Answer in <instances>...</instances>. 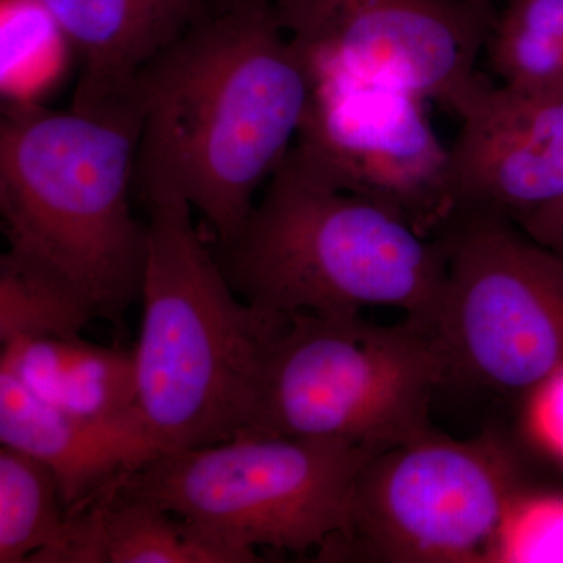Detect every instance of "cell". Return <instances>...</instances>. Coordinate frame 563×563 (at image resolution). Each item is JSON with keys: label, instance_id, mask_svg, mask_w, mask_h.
<instances>
[{"label": "cell", "instance_id": "6da1fadb", "mask_svg": "<svg viewBox=\"0 0 563 563\" xmlns=\"http://www.w3.org/2000/svg\"><path fill=\"white\" fill-rule=\"evenodd\" d=\"M309 70L273 0H229L140 70L135 184L184 196L231 242L290 151L312 99Z\"/></svg>", "mask_w": 563, "mask_h": 563}, {"label": "cell", "instance_id": "7a4b0ae2", "mask_svg": "<svg viewBox=\"0 0 563 563\" xmlns=\"http://www.w3.org/2000/svg\"><path fill=\"white\" fill-rule=\"evenodd\" d=\"M147 210L139 410L158 454L251 435L266 366L290 314L244 301L179 192H140Z\"/></svg>", "mask_w": 563, "mask_h": 563}, {"label": "cell", "instance_id": "3957f363", "mask_svg": "<svg viewBox=\"0 0 563 563\" xmlns=\"http://www.w3.org/2000/svg\"><path fill=\"white\" fill-rule=\"evenodd\" d=\"M141 113L132 96L0 121V211L9 251L54 273L117 329L139 301L147 225L133 217Z\"/></svg>", "mask_w": 563, "mask_h": 563}, {"label": "cell", "instance_id": "277c9868", "mask_svg": "<svg viewBox=\"0 0 563 563\" xmlns=\"http://www.w3.org/2000/svg\"><path fill=\"white\" fill-rule=\"evenodd\" d=\"M214 254L244 301L284 314L390 307L433 331L446 280L442 239L336 190L287 155L242 229Z\"/></svg>", "mask_w": 563, "mask_h": 563}, {"label": "cell", "instance_id": "5b68a950", "mask_svg": "<svg viewBox=\"0 0 563 563\" xmlns=\"http://www.w3.org/2000/svg\"><path fill=\"white\" fill-rule=\"evenodd\" d=\"M450 362L432 329L362 313H292L266 366L251 435L335 440L383 453L431 431Z\"/></svg>", "mask_w": 563, "mask_h": 563}, {"label": "cell", "instance_id": "8992f818", "mask_svg": "<svg viewBox=\"0 0 563 563\" xmlns=\"http://www.w3.org/2000/svg\"><path fill=\"white\" fill-rule=\"evenodd\" d=\"M377 454L335 440L244 435L155 455L118 479L233 548L302 555L350 533L355 484Z\"/></svg>", "mask_w": 563, "mask_h": 563}, {"label": "cell", "instance_id": "52a82bcc", "mask_svg": "<svg viewBox=\"0 0 563 563\" xmlns=\"http://www.w3.org/2000/svg\"><path fill=\"white\" fill-rule=\"evenodd\" d=\"M525 487L520 461L496 433L426 432L363 466L351 531L322 547L320 561L492 562L504 515Z\"/></svg>", "mask_w": 563, "mask_h": 563}, {"label": "cell", "instance_id": "ba28073f", "mask_svg": "<svg viewBox=\"0 0 563 563\" xmlns=\"http://www.w3.org/2000/svg\"><path fill=\"white\" fill-rule=\"evenodd\" d=\"M433 333L451 377L525 398L563 368V258L515 222L461 213L442 233Z\"/></svg>", "mask_w": 563, "mask_h": 563}, {"label": "cell", "instance_id": "9c48e42d", "mask_svg": "<svg viewBox=\"0 0 563 563\" xmlns=\"http://www.w3.org/2000/svg\"><path fill=\"white\" fill-rule=\"evenodd\" d=\"M317 85H374L461 118L488 87L477 70L496 10L470 0H273Z\"/></svg>", "mask_w": 563, "mask_h": 563}, {"label": "cell", "instance_id": "30bf717a", "mask_svg": "<svg viewBox=\"0 0 563 563\" xmlns=\"http://www.w3.org/2000/svg\"><path fill=\"white\" fill-rule=\"evenodd\" d=\"M287 157L431 239L459 214L451 147L433 129L428 102L409 92L317 85Z\"/></svg>", "mask_w": 563, "mask_h": 563}, {"label": "cell", "instance_id": "8fae6325", "mask_svg": "<svg viewBox=\"0 0 563 563\" xmlns=\"http://www.w3.org/2000/svg\"><path fill=\"white\" fill-rule=\"evenodd\" d=\"M451 146L459 214L518 222L563 199V87L488 85Z\"/></svg>", "mask_w": 563, "mask_h": 563}, {"label": "cell", "instance_id": "7c38bea8", "mask_svg": "<svg viewBox=\"0 0 563 563\" xmlns=\"http://www.w3.org/2000/svg\"><path fill=\"white\" fill-rule=\"evenodd\" d=\"M41 3L80 55L81 74L73 106H95L129 98L140 70L225 0H41Z\"/></svg>", "mask_w": 563, "mask_h": 563}, {"label": "cell", "instance_id": "4fadbf2b", "mask_svg": "<svg viewBox=\"0 0 563 563\" xmlns=\"http://www.w3.org/2000/svg\"><path fill=\"white\" fill-rule=\"evenodd\" d=\"M120 477V476H118ZM110 481L66 510L57 537L31 563H251L179 515Z\"/></svg>", "mask_w": 563, "mask_h": 563}, {"label": "cell", "instance_id": "5bb4252c", "mask_svg": "<svg viewBox=\"0 0 563 563\" xmlns=\"http://www.w3.org/2000/svg\"><path fill=\"white\" fill-rule=\"evenodd\" d=\"M0 443L51 468L66 509L158 455L143 431L63 412L5 368H0Z\"/></svg>", "mask_w": 563, "mask_h": 563}, {"label": "cell", "instance_id": "9a60e30c", "mask_svg": "<svg viewBox=\"0 0 563 563\" xmlns=\"http://www.w3.org/2000/svg\"><path fill=\"white\" fill-rule=\"evenodd\" d=\"M0 368L63 412L147 435L139 410L133 350L102 346L81 335L20 339L2 344Z\"/></svg>", "mask_w": 563, "mask_h": 563}, {"label": "cell", "instance_id": "2e32d148", "mask_svg": "<svg viewBox=\"0 0 563 563\" xmlns=\"http://www.w3.org/2000/svg\"><path fill=\"white\" fill-rule=\"evenodd\" d=\"M485 54L499 84L563 87V0H507Z\"/></svg>", "mask_w": 563, "mask_h": 563}, {"label": "cell", "instance_id": "e0dca14e", "mask_svg": "<svg viewBox=\"0 0 563 563\" xmlns=\"http://www.w3.org/2000/svg\"><path fill=\"white\" fill-rule=\"evenodd\" d=\"M60 484L44 463L0 446V563L32 562L66 517Z\"/></svg>", "mask_w": 563, "mask_h": 563}, {"label": "cell", "instance_id": "ac0fdd59", "mask_svg": "<svg viewBox=\"0 0 563 563\" xmlns=\"http://www.w3.org/2000/svg\"><path fill=\"white\" fill-rule=\"evenodd\" d=\"M95 320L79 292L54 273L11 251L0 257V343L81 335Z\"/></svg>", "mask_w": 563, "mask_h": 563}, {"label": "cell", "instance_id": "d6986e66", "mask_svg": "<svg viewBox=\"0 0 563 563\" xmlns=\"http://www.w3.org/2000/svg\"><path fill=\"white\" fill-rule=\"evenodd\" d=\"M492 562L563 563V493H518L504 515Z\"/></svg>", "mask_w": 563, "mask_h": 563}, {"label": "cell", "instance_id": "ffe728a7", "mask_svg": "<svg viewBox=\"0 0 563 563\" xmlns=\"http://www.w3.org/2000/svg\"><path fill=\"white\" fill-rule=\"evenodd\" d=\"M525 401L526 435L563 465V368L529 391Z\"/></svg>", "mask_w": 563, "mask_h": 563}, {"label": "cell", "instance_id": "44dd1931", "mask_svg": "<svg viewBox=\"0 0 563 563\" xmlns=\"http://www.w3.org/2000/svg\"><path fill=\"white\" fill-rule=\"evenodd\" d=\"M532 240L563 258V199L532 217L518 222Z\"/></svg>", "mask_w": 563, "mask_h": 563}, {"label": "cell", "instance_id": "7402d4cb", "mask_svg": "<svg viewBox=\"0 0 563 563\" xmlns=\"http://www.w3.org/2000/svg\"><path fill=\"white\" fill-rule=\"evenodd\" d=\"M470 2L481 3V5H493V0H470Z\"/></svg>", "mask_w": 563, "mask_h": 563}]
</instances>
